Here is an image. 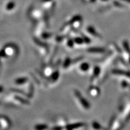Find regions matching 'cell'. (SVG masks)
<instances>
[{
	"label": "cell",
	"instance_id": "277c9868",
	"mask_svg": "<svg viewBox=\"0 0 130 130\" xmlns=\"http://www.w3.org/2000/svg\"><path fill=\"white\" fill-rule=\"evenodd\" d=\"M111 74L121 79H126L130 81V71L126 69H114L111 71Z\"/></svg>",
	"mask_w": 130,
	"mask_h": 130
},
{
	"label": "cell",
	"instance_id": "7402d4cb",
	"mask_svg": "<svg viewBox=\"0 0 130 130\" xmlns=\"http://www.w3.org/2000/svg\"><path fill=\"white\" fill-rule=\"evenodd\" d=\"M3 90V88H2V86H0V93H1Z\"/></svg>",
	"mask_w": 130,
	"mask_h": 130
},
{
	"label": "cell",
	"instance_id": "7c38bea8",
	"mask_svg": "<svg viewBox=\"0 0 130 130\" xmlns=\"http://www.w3.org/2000/svg\"><path fill=\"white\" fill-rule=\"evenodd\" d=\"M72 60L70 57H68L65 58L62 64V68L64 69H68L71 68V64H72Z\"/></svg>",
	"mask_w": 130,
	"mask_h": 130
},
{
	"label": "cell",
	"instance_id": "30bf717a",
	"mask_svg": "<svg viewBox=\"0 0 130 130\" xmlns=\"http://www.w3.org/2000/svg\"><path fill=\"white\" fill-rule=\"evenodd\" d=\"M88 94L92 98H97L101 95V89L96 85L91 84L88 89Z\"/></svg>",
	"mask_w": 130,
	"mask_h": 130
},
{
	"label": "cell",
	"instance_id": "52a82bcc",
	"mask_svg": "<svg viewBox=\"0 0 130 130\" xmlns=\"http://www.w3.org/2000/svg\"><path fill=\"white\" fill-rule=\"evenodd\" d=\"M86 31L87 34L86 35H88L92 36V37L95 38V39H102V35L95 29V28L92 25H88L86 28Z\"/></svg>",
	"mask_w": 130,
	"mask_h": 130
},
{
	"label": "cell",
	"instance_id": "ba28073f",
	"mask_svg": "<svg viewBox=\"0 0 130 130\" xmlns=\"http://www.w3.org/2000/svg\"><path fill=\"white\" fill-rule=\"evenodd\" d=\"M4 48V49L2 51L4 54L5 57H14L15 54L17 53V49L13 45H7Z\"/></svg>",
	"mask_w": 130,
	"mask_h": 130
},
{
	"label": "cell",
	"instance_id": "e0dca14e",
	"mask_svg": "<svg viewBox=\"0 0 130 130\" xmlns=\"http://www.w3.org/2000/svg\"><path fill=\"white\" fill-rule=\"evenodd\" d=\"M53 72H54V70H53V69L52 68V67H46L44 69L43 73H44L45 75L50 77L52 74L53 73Z\"/></svg>",
	"mask_w": 130,
	"mask_h": 130
},
{
	"label": "cell",
	"instance_id": "6da1fadb",
	"mask_svg": "<svg viewBox=\"0 0 130 130\" xmlns=\"http://www.w3.org/2000/svg\"><path fill=\"white\" fill-rule=\"evenodd\" d=\"M117 117L121 121L124 127L130 121V99H122L118 105Z\"/></svg>",
	"mask_w": 130,
	"mask_h": 130
},
{
	"label": "cell",
	"instance_id": "8fae6325",
	"mask_svg": "<svg viewBox=\"0 0 130 130\" xmlns=\"http://www.w3.org/2000/svg\"><path fill=\"white\" fill-rule=\"evenodd\" d=\"M90 65L87 62H81L78 66V71L82 74H86L90 70Z\"/></svg>",
	"mask_w": 130,
	"mask_h": 130
},
{
	"label": "cell",
	"instance_id": "5b68a950",
	"mask_svg": "<svg viewBox=\"0 0 130 130\" xmlns=\"http://www.w3.org/2000/svg\"><path fill=\"white\" fill-rule=\"evenodd\" d=\"M123 127L120 120L116 116H113L111 117L110 121L108 124V127L107 129L109 130H120L122 129Z\"/></svg>",
	"mask_w": 130,
	"mask_h": 130
},
{
	"label": "cell",
	"instance_id": "4fadbf2b",
	"mask_svg": "<svg viewBox=\"0 0 130 130\" xmlns=\"http://www.w3.org/2000/svg\"><path fill=\"white\" fill-rule=\"evenodd\" d=\"M73 39L74 41L75 45H77V46H82L83 45L85 44L84 39H83V38L81 36H80L75 37L73 38Z\"/></svg>",
	"mask_w": 130,
	"mask_h": 130
},
{
	"label": "cell",
	"instance_id": "9c48e42d",
	"mask_svg": "<svg viewBox=\"0 0 130 130\" xmlns=\"http://www.w3.org/2000/svg\"><path fill=\"white\" fill-rule=\"evenodd\" d=\"M87 127V125L86 123L83 122H74L72 124H68L66 127V129L68 130H79V129H86Z\"/></svg>",
	"mask_w": 130,
	"mask_h": 130
},
{
	"label": "cell",
	"instance_id": "ffe728a7",
	"mask_svg": "<svg viewBox=\"0 0 130 130\" xmlns=\"http://www.w3.org/2000/svg\"><path fill=\"white\" fill-rule=\"evenodd\" d=\"M48 128V126L46 125L42 124V125H36V127L35 128L36 130H45V129H47Z\"/></svg>",
	"mask_w": 130,
	"mask_h": 130
},
{
	"label": "cell",
	"instance_id": "3957f363",
	"mask_svg": "<svg viewBox=\"0 0 130 130\" xmlns=\"http://www.w3.org/2000/svg\"><path fill=\"white\" fill-rule=\"evenodd\" d=\"M101 73H102V68L101 66H95L93 67L90 78V82L91 84L96 85L100 79Z\"/></svg>",
	"mask_w": 130,
	"mask_h": 130
},
{
	"label": "cell",
	"instance_id": "7a4b0ae2",
	"mask_svg": "<svg viewBox=\"0 0 130 130\" xmlns=\"http://www.w3.org/2000/svg\"><path fill=\"white\" fill-rule=\"evenodd\" d=\"M73 95L79 107L82 110L87 111L91 109V104L78 89H74Z\"/></svg>",
	"mask_w": 130,
	"mask_h": 130
},
{
	"label": "cell",
	"instance_id": "8992f818",
	"mask_svg": "<svg viewBox=\"0 0 130 130\" xmlns=\"http://www.w3.org/2000/svg\"><path fill=\"white\" fill-rule=\"evenodd\" d=\"M86 53L92 55H105L108 53L105 48L99 46H92L86 50Z\"/></svg>",
	"mask_w": 130,
	"mask_h": 130
},
{
	"label": "cell",
	"instance_id": "d6986e66",
	"mask_svg": "<svg viewBox=\"0 0 130 130\" xmlns=\"http://www.w3.org/2000/svg\"><path fill=\"white\" fill-rule=\"evenodd\" d=\"M15 7V4L13 2H12V1H10V2H8L6 5H5V10L7 11H10L12 10V9H14Z\"/></svg>",
	"mask_w": 130,
	"mask_h": 130
},
{
	"label": "cell",
	"instance_id": "5bb4252c",
	"mask_svg": "<svg viewBox=\"0 0 130 130\" xmlns=\"http://www.w3.org/2000/svg\"><path fill=\"white\" fill-rule=\"evenodd\" d=\"M51 83H56L57 80L59 78V71H55L53 72V73L50 76Z\"/></svg>",
	"mask_w": 130,
	"mask_h": 130
},
{
	"label": "cell",
	"instance_id": "ac0fdd59",
	"mask_svg": "<svg viewBox=\"0 0 130 130\" xmlns=\"http://www.w3.org/2000/svg\"><path fill=\"white\" fill-rule=\"evenodd\" d=\"M27 78H18L15 80V83L18 85H22V84H24V83H25L27 81Z\"/></svg>",
	"mask_w": 130,
	"mask_h": 130
},
{
	"label": "cell",
	"instance_id": "2e32d148",
	"mask_svg": "<svg viewBox=\"0 0 130 130\" xmlns=\"http://www.w3.org/2000/svg\"><path fill=\"white\" fill-rule=\"evenodd\" d=\"M91 127L93 130H101L103 129L102 125L97 121H92L91 123Z\"/></svg>",
	"mask_w": 130,
	"mask_h": 130
},
{
	"label": "cell",
	"instance_id": "9a60e30c",
	"mask_svg": "<svg viewBox=\"0 0 130 130\" xmlns=\"http://www.w3.org/2000/svg\"><path fill=\"white\" fill-rule=\"evenodd\" d=\"M66 46L69 49H72L74 48V46H75L74 41L73 39H66Z\"/></svg>",
	"mask_w": 130,
	"mask_h": 130
},
{
	"label": "cell",
	"instance_id": "44dd1931",
	"mask_svg": "<svg viewBox=\"0 0 130 130\" xmlns=\"http://www.w3.org/2000/svg\"><path fill=\"white\" fill-rule=\"evenodd\" d=\"M120 2H125L127 4H130V0H119Z\"/></svg>",
	"mask_w": 130,
	"mask_h": 130
}]
</instances>
